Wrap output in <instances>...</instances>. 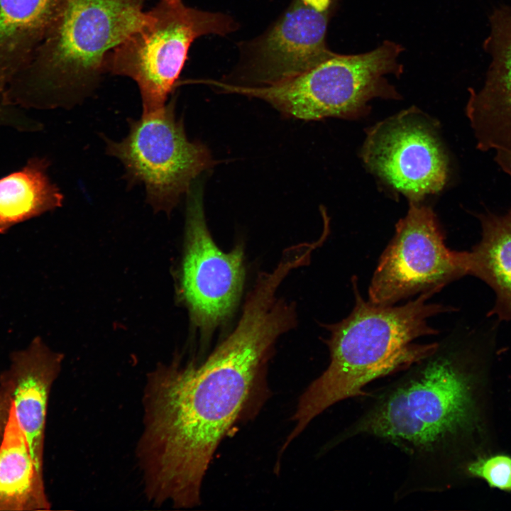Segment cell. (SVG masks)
<instances>
[{
  "label": "cell",
  "mask_w": 511,
  "mask_h": 511,
  "mask_svg": "<svg viewBox=\"0 0 511 511\" xmlns=\"http://www.w3.org/2000/svg\"><path fill=\"white\" fill-rule=\"evenodd\" d=\"M257 282L233 330L202 362L160 365L148 375L136 446L154 505L190 508L218 446L260 400L277 339L296 324L295 307Z\"/></svg>",
  "instance_id": "cell-1"
},
{
  "label": "cell",
  "mask_w": 511,
  "mask_h": 511,
  "mask_svg": "<svg viewBox=\"0 0 511 511\" xmlns=\"http://www.w3.org/2000/svg\"><path fill=\"white\" fill-rule=\"evenodd\" d=\"M355 305L341 322L328 325L326 340L330 362L298 401L292 419L295 427L290 444L309 422L334 404L363 395L371 380L412 364L433 353L438 343H414L418 338L438 331L429 324L431 317L454 308L429 302L440 291L419 294L400 306L381 305L362 297L356 279L353 280Z\"/></svg>",
  "instance_id": "cell-2"
},
{
  "label": "cell",
  "mask_w": 511,
  "mask_h": 511,
  "mask_svg": "<svg viewBox=\"0 0 511 511\" xmlns=\"http://www.w3.org/2000/svg\"><path fill=\"white\" fill-rule=\"evenodd\" d=\"M144 0H66L28 62L6 94L50 106L71 107L90 96L107 54L149 19Z\"/></svg>",
  "instance_id": "cell-3"
},
{
  "label": "cell",
  "mask_w": 511,
  "mask_h": 511,
  "mask_svg": "<svg viewBox=\"0 0 511 511\" xmlns=\"http://www.w3.org/2000/svg\"><path fill=\"white\" fill-rule=\"evenodd\" d=\"M461 340L449 337L412 364L402 379L379 396L346 436L366 434L410 454L434 453L473 425L472 376L465 368Z\"/></svg>",
  "instance_id": "cell-4"
},
{
  "label": "cell",
  "mask_w": 511,
  "mask_h": 511,
  "mask_svg": "<svg viewBox=\"0 0 511 511\" xmlns=\"http://www.w3.org/2000/svg\"><path fill=\"white\" fill-rule=\"evenodd\" d=\"M402 50L400 45L387 40L366 53L336 54L312 69L275 83L248 86L218 81L216 87L226 93L262 99L297 119L356 118L375 97H398L385 76L402 72L397 61Z\"/></svg>",
  "instance_id": "cell-5"
},
{
  "label": "cell",
  "mask_w": 511,
  "mask_h": 511,
  "mask_svg": "<svg viewBox=\"0 0 511 511\" xmlns=\"http://www.w3.org/2000/svg\"><path fill=\"white\" fill-rule=\"evenodd\" d=\"M148 13L147 23L111 50L104 62L105 73L136 83L143 113L165 105L195 39L226 35L237 28L230 16L189 7L182 0H160Z\"/></svg>",
  "instance_id": "cell-6"
},
{
  "label": "cell",
  "mask_w": 511,
  "mask_h": 511,
  "mask_svg": "<svg viewBox=\"0 0 511 511\" xmlns=\"http://www.w3.org/2000/svg\"><path fill=\"white\" fill-rule=\"evenodd\" d=\"M120 141L104 137L107 154L119 159L129 185L143 183L148 203L169 214L197 177L215 161L209 149L188 139L183 120L175 114V100L138 119Z\"/></svg>",
  "instance_id": "cell-7"
},
{
  "label": "cell",
  "mask_w": 511,
  "mask_h": 511,
  "mask_svg": "<svg viewBox=\"0 0 511 511\" xmlns=\"http://www.w3.org/2000/svg\"><path fill=\"white\" fill-rule=\"evenodd\" d=\"M444 240L431 207L410 202L373 273L369 300L393 305L468 275L467 251H452Z\"/></svg>",
  "instance_id": "cell-8"
},
{
  "label": "cell",
  "mask_w": 511,
  "mask_h": 511,
  "mask_svg": "<svg viewBox=\"0 0 511 511\" xmlns=\"http://www.w3.org/2000/svg\"><path fill=\"white\" fill-rule=\"evenodd\" d=\"M187 194L180 294L193 325L205 337L229 318L239 302L245 280L243 248L238 244L225 253L214 241L201 182L195 180Z\"/></svg>",
  "instance_id": "cell-9"
},
{
  "label": "cell",
  "mask_w": 511,
  "mask_h": 511,
  "mask_svg": "<svg viewBox=\"0 0 511 511\" xmlns=\"http://www.w3.org/2000/svg\"><path fill=\"white\" fill-rule=\"evenodd\" d=\"M362 155L370 170L410 202L439 192L447 180V159L436 133L414 110L370 128Z\"/></svg>",
  "instance_id": "cell-10"
},
{
  "label": "cell",
  "mask_w": 511,
  "mask_h": 511,
  "mask_svg": "<svg viewBox=\"0 0 511 511\" xmlns=\"http://www.w3.org/2000/svg\"><path fill=\"white\" fill-rule=\"evenodd\" d=\"M331 4V0H295L273 27L251 45L242 73L245 85L282 81L334 56L336 53L326 43Z\"/></svg>",
  "instance_id": "cell-11"
},
{
  "label": "cell",
  "mask_w": 511,
  "mask_h": 511,
  "mask_svg": "<svg viewBox=\"0 0 511 511\" xmlns=\"http://www.w3.org/2000/svg\"><path fill=\"white\" fill-rule=\"evenodd\" d=\"M490 26V64L482 87L470 89L466 112L477 148L496 152L511 149V6L493 11Z\"/></svg>",
  "instance_id": "cell-12"
},
{
  "label": "cell",
  "mask_w": 511,
  "mask_h": 511,
  "mask_svg": "<svg viewBox=\"0 0 511 511\" xmlns=\"http://www.w3.org/2000/svg\"><path fill=\"white\" fill-rule=\"evenodd\" d=\"M11 363L0 375V389L13 407L38 470L43 473L47 406L63 356L36 337L23 351L11 355Z\"/></svg>",
  "instance_id": "cell-13"
},
{
  "label": "cell",
  "mask_w": 511,
  "mask_h": 511,
  "mask_svg": "<svg viewBox=\"0 0 511 511\" xmlns=\"http://www.w3.org/2000/svg\"><path fill=\"white\" fill-rule=\"evenodd\" d=\"M66 0H0V92L28 62Z\"/></svg>",
  "instance_id": "cell-14"
},
{
  "label": "cell",
  "mask_w": 511,
  "mask_h": 511,
  "mask_svg": "<svg viewBox=\"0 0 511 511\" xmlns=\"http://www.w3.org/2000/svg\"><path fill=\"white\" fill-rule=\"evenodd\" d=\"M50 507L43 473L37 468L11 405L0 444V510H47Z\"/></svg>",
  "instance_id": "cell-15"
},
{
  "label": "cell",
  "mask_w": 511,
  "mask_h": 511,
  "mask_svg": "<svg viewBox=\"0 0 511 511\" xmlns=\"http://www.w3.org/2000/svg\"><path fill=\"white\" fill-rule=\"evenodd\" d=\"M478 217L481 239L467 251L468 273L494 291L495 302L488 316L511 321V209L504 214L486 212Z\"/></svg>",
  "instance_id": "cell-16"
},
{
  "label": "cell",
  "mask_w": 511,
  "mask_h": 511,
  "mask_svg": "<svg viewBox=\"0 0 511 511\" xmlns=\"http://www.w3.org/2000/svg\"><path fill=\"white\" fill-rule=\"evenodd\" d=\"M47 167L45 160L33 159L0 180V233L62 205L63 196L50 180Z\"/></svg>",
  "instance_id": "cell-17"
},
{
  "label": "cell",
  "mask_w": 511,
  "mask_h": 511,
  "mask_svg": "<svg viewBox=\"0 0 511 511\" xmlns=\"http://www.w3.org/2000/svg\"><path fill=\"white\" fill-rule=\"evenodd\" d=\"M468 473L485 480L492 488L511 490V457L498 454L479 458L467 466Z\"/></svg>",
  "instance_id": "cell-18"
},
{
  "label": "cell",
  "mask_w": 511,
  "mask_h": 511,
  "mask_svg": "<svg viewBox=\"0 0 511 511\" xmlns=\"http://www.w3.org/2000/svg\"><path fill=\"white\" fill-rule=\"evenodd\" d=\"M11 403L0 389V444L1 442L4 430L8 422L10 412Z\"/></svg>",
  "instance_id": "cell-19"
},
{
  "label": "cell",
  "mask_w": 511,
  "mask_h": 511,
  "mask_svg": "<svg viewBox=\"0 0 511 511\" xmlns=\"http://www.w3.org/2000/svg\"><path fill=\"white\" fill-rule=\"evenodd\" d=\"M494 159L500 169L511 177V149L496 151Z\"/></svg>",
  "instance_id": "cell-20"
},
{
  "label": "cell",
  "mask_w": 511,
  "mask_h": 511,
  "mask_svg": "<svg viewBox=\"0 0 511 511\" xmlns=\"http://www.w3.org/2000/svg\"><path fill=\"white\" fill-rule=\"evenodd\" d=\"M5 97L4 95L0 92V101H5ZM1 102H0L1 104Z\"/></svg>",
  "instance_id": "cell-21"
},
{
  "label": "cell",
  "mask_w": 511,
  "mask_h": 511,
  "mask_svg": "<svg viewBox=\"0 0 511 511\" xmlns=\"http://www.w3.org/2000/svg\"><path fill=\"white\" fill-rule=\"evenodd\" d=\"M168 1H180V0H168Z\"/></svg>",
  "instance_id": "cell-22"
}]
</instances>
